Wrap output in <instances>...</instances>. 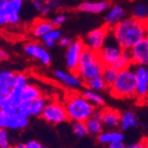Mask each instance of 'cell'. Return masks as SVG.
I'll return each mask as SVG.
<instances>
[{
  "label": "cell",
  "mask_w": 148,
  "mask_h": 148,
  "mask_svg": "<svg viewBox=\"0 0 148 148\" xmlns=\"http://www.w3.org/2000/svg\"><path fill=\"white\" fill-rule=\"evenodd\" d=\"M109 35L110 28L104 25L100 28L90 30L83 39V42L86 48L98 52L104 46Z\"/></svg>",
  "instance_id": "8992f818"
},
{
  "label": "cell",
  "mask_w": 148,
  "mask_h": 148,
  "mask_svg": "<svg viewBox=\"0 0 148 148\" xmlns=\"http://www.w3.org/2000/svg\"><path fill=\"white\" fill-rule=\"evenodd\" d=\"M82 96L87 99L90 103H91L93 106H95L96 107L98 106H103L105 105V99L104 98L100 95L99 92L94 91L92 90L85 88L83 90V91L81 92Z\"/></svg>",
  "instance_id": "7402d4cb"
},
{
  "label": "cell",
  "mask_w": 148,
  "mask_h": 148,
  "mask_svg": "<svg viewBox=\"0 0 148 148\" xmlns=\"http://www.w3.org/2000/svg\"><path fill=\"white\" fill-rule=\"evenodd\" d=\"M145 29H146V36H148V20L146 21H145Z\"/></svg>",
  "instance_id": "681fc988"
},
{
  "label": "cell",
  "mask_w": 148,
  "mask_h": 148,
  "mask_svg": "<svg viewBox=\"0 0 148 148\" xmlns=\"http://www.w3.org/2000/svg\"><path fill=\"white\" fill-rule=\"evenodd\" d=\"M74 42V40L71 38V37H69V36H61L59 40H58V44H59V45L60 46H61V47H63V48H69L71 45H72V43Z\"/></svg>",
  "instance_id": "74e56055"
},
{
  "label": "cell",
  "mask_w": 148,
  "mask_h": 148,
  "mask_svg": "<svg viewBox=\"0 0 148 148\" xmlns=\"http://www.w3.org/2000/svg\"><path fill=\"white\" fill-rule=\"evenodd\" d=\"M47 99L44 96H40L39 98L31 101L30 108L32 116H42V114L47 105Z\"/></svg>",
  "instance_id": "d4e9b609"
},
{
  "label": "cell",
  "mask_w": 148,
  "mask_h": 148,
  "mask_svg": "<svg viewBox=\"0 0 148 148\" xmlns=\"http://www.w3.org/2000/svg\"><path fill=\"white\" fill-rule=\"evenodd\" d=\"M56 41H52V40H49V41H45V42H42L43 45L46 48V49H50V48H52L56 45Z\"/></svg>",
  "instance_id": "bcb514c9"
},
{
  "label": "cell",
  "mask_w": 148,
  "mask_h": 148,
  "mask_svg": "<svg viewBox=\"0 0 148 148\" xmlns=\"http://www.w3.org/2000/svg\"><path fill=\"white\" fill-rule=\"evenodd\" d=\"M110 7V3L109 1L106 0H103V1H99V2H83L81 3L77 10L82 12H88V13H101L106 10H108Z\"/></svg>",
  "instance_id": "9a60e30c"
},
{
  "label": "cell",
  "mask_w": 148,
  "mask_h": 148,
  "mask_svg": "<svg viewBox=\"0 0 148 148\" xmlns=\"http://www.w3.org/2000/svg\"><path fill=\"white\" fill-rule=\"evenodd\" d=\"M123 51L110 33L104 46L98 51V54L104 66H113L122 56Z\"/></svg>",
  "instance_id": "5b68a950"
},
{
  "label": "cell",
  "mask_w": 148,
  "mask_h": 148,
  "mask_svg": "<svg viewBox=\"0 0 148 148\" xmlns=\"http://www.w3.org/2000/svg\"><path fill=\"white\" fill-rule=\"evenodd\" d=\"M131 66H133V65H132L130 50H124L122 56H121L120 59L113 65L114 68L118 71H122L123 69H126Z\"/></svg>",
  "instance_id": "4316f807"
},
{
  "label": "cell",
  "mask_w": 148,
  "mask_h": 148,
  "mask_svg": "<svg viewBox=\"0 0 148 148\" xmlns=\"http://www.w3.org/2000/svg\"><path fill=\"white\" fill-rule=\"evenodd\" d=\"M7 60H9L8 52L3 49H0V61H5Z\"/></svg>",
  "instance_id": "ee69618b"
},
{
  "label": "cell",
  "mask_w": 148,
  "mask_h": 148,
  "mask_svg": "<svg viewBox=\"0 0 148 148\" xmlns=\"http://www.w3.org/2000/svg\"><path fill=\"white\" fill-rule=\"evenodd\" d=\"M146 70H147V75H148V66H146Z\"/></svg>",
  "instance_id": "f5cc1de1"
},
{
  "label": "cell",
  "mask_w": 148,
  "mask_h": 148,
  "mask_svg": "<svg viewBox=\"0 0 148 148\" xmlns=\"http://www.w3.org/2000/svg\"><path fill=\"white\" fill-rule=\"evenodd\" d=\"M27 148H44V146L36 140H31L26 144Z\"/></svg>",
  "instance_id": "7bdbcfd3"
},
{
  "label": "cell",
  "mask_w": 148,
  "mask_h": 148,
  "mask_svg": "<svg viewBox=\"0 0 148 148\" xmlns=\"http://www.w3.org/2000/svg\"><path fill=\"white\" fill-rule=\"evenodd\" d=\"M98 142L102 145H111L116 142H123L124 139L123 134L119 130H107L103 131L97 137Z\"/></svg>",
  "instance_id": "e0dca14e"
},
{
  "label": "cell",
  "mask_w": 148,
  "mask_h": 148,
  "mask_svg": "<svg viewBox=\"0 0 148 148\" xmlns=\"http://www.w3.org/2000/svg\"><path fill=\"white\" fill-rule=\"evenodd\" d=\"M40 96H42V92L36 85L27 84L21 91V100L22 101H32Z\"/></svg>",
  "instance_id": "44dd1931"
},
{
  "label": "cell",
  "mask_w": 148,
  "mask_h": 148,
  "mask_svg": "<svg viewBox=\"0 0 148 148\" xmlns=\"http://www.w3.org/2000/svg\"><path fill=\"white\" fill-rule=\"evenodd\" d=\"M23 4L24 0H9L7 4L3 7V10L9 17L11 15H17L20 14Z\"/></svg>",
  "instance_id": "484cf974"
},
{
  "label": "cell",
  "mask_w": 148,
  "mask_h": 148,
  "mask_svg": "<svg viewBox=\"0 0 148 148\" xmlns=\"http://www.w3.org/2000/svg\"><path fill=\"white\" fill-rule=\"evenodd\" d=\"M126 18V12L120 5H114L107 10L105 17V25L108 28H113L114 25Z\"/></svg>",
  "instance_id": "4fadbf2b"
},
{
  "label": "cell",
  "mask_w": 148,
  "mask_h": 148,
  "mask_svg": "<svg viewBox=\"0 0 148 148\" xmlns=\"http://www.w3.org/2000/svg\"><path fill=\"white\" fill-rule=\"evenodd\" d=\"M31 4L36 11L42 16H46L51 12L46 4V0H31Z\"/></svg>",
  "instance_id": "4dcf8cb0"
},
{
  "label": "cell",
  "mask_w": 148,
  "mask_h": 148,
  "mask_svg": "<svg viewBox=\"0 0 148 148\" xmlns=\"http://www.w3.org/2000/svg\"><path fill=\"white\" fill-rule=\"evenodd\" d=\"M27 84H28V76L23 73H16V80L14 85L24 87Z\"/></svg>",
  "instance_id": "8d00e7d4"
},
{
  "label": "cell",
  "mask_w": 148,
  "mask_h": 148,
  "mask_svg": "<svg viewBox=\"0 0 148 148\" xmlns=\"http://www.w3.org/2000/svg\"><path fill=\"white\" fill-rule=\"evenodd\" d=\"M28 124H29L28 118H25L16 114L14 115L9 116L7 128L12 130H22L28 126Z\"/></svg>",
  "instance_id": "cb8c5ba5"
},
{
  "label": "cell",
  "mask_w": 148,
  "mask_h": 148,
  "mask_svg": "<svg viewBox=\"0 0 148 148\" xmlns=\"http://www.w3.org/2000/svg\"><path fill=\"white\" fill-rule=\"evenodd\" d=\"M84 48L85 46L84 45L83 39L74 40L72 45L69 48H66L65 60L66 68H68L69 72L76 73L80 57Z\"/></svg>",
  "instance_id": "ba28073f"
},
{
  "label": "cell",
  "mask_w": 148,
  "mask_h": 148,
  "mask_svg": "<svg viewBox=\"0 0 148 148\" xmlns=\"http://www.w3.org/2000/svg\"><path fill=\"white\" fill-rule=\"evenodd\" d=\"M64 106L69 119L75 122H86L96 114V106L85 99L81 93H72L66 98Z\"/></svg>",
  "instance_id": "7a4b0ae2"
},
{
  "label": "cell",
  "mask_w": 148,
  "mask_h": 148,
  "mask_svg": "<svg viewBox=\"0 0 148 148\" xmlns=\"http://www.w3.org/2000/svg\"><path fill=\"white\" fill-rule=\"evenodd\" d=\"M132 17L141 21H146L148 20V5L145 3H138L133 7Z\"/></svg>",
  "instance_id": "f1b7e54d"
},
{
  "label": "cell",
  "mask_w": 148,
  "mask_h": 148,
  "mask_svg": "<svg viewBox=\"0 0 148 148\" xmlns=\"http://www.w3.org/2000/svg\"><path fill=\"white\" fill-rule=\"evenodd\" d=\"M146 138H143L142 140L136 142V143H132L128 145H126V148H145L146 146Z\"/></svg>",
  "instance_id": "60d3db41"
},
{
  "label": "cell",
  "mask_w": 148,
  "mask_h": 148,
  "mask_svg": "<svg viewBox=\"0 0 148 148\" xmlns=\"http://www.w3.org/2000/svg\"><path fill=\"white\" fill-rule=\"evenodd\" d=\"M119 71L116 70L113 66H105L101 73V76L103 77L106 84L107 85V88H110L114 81L117 78Z\"/></svg>",
  "instance_id": "603a6c76"
},
{
  "label": "cell",
  "mask_w": 148,
  "mask_h": 148,
  "mask_svg": "<svg viewBox=\"0 0 148 148\" xmlns=\"http://www.w3.org/2000/svg\"><path fill=\"white\" fill-rule=\"evenodd\" d=\"M138 125V119L136 114L133 111H126L121 115L120 121V129L121 130H130L131 129L137 128Z\"/></svg>",
  "instance_id": "d6986e66"
},
{
  "label": "cell",
  "mask_w": 148,
  "mask_h": 148,
  "mask_svg": "<svg viewBox=\"0 0 148 148\" xmlns=\"http://www.w3.org/2000/svg\"><path fill=\"white\" fill-rule=\"evenodd\" d=\"M85 123L88 130V134H90V135L98 137L103 132L104 124L101 121L99 112H96V114L91 116L90 119H88Z\"/></svg>",
  "instance_id": "ac0fdd59"
},
{
  "label": "cell",
  "mask_w": 148,
  "mask_h": 148,
  "mask_svg": "<svg viewBox=\"0 0 148 148\" xmlns=\"http://www.w3.org/2000/svg\"><path fill=\"white\" fill-rule=\"evenodd\" d=\"M42 117L51 124L62 123L69 120L64 104L58 101L48 102L42 114Z\"/></svg>",
  "instance_id": "52a82bcc"
},
{
  "label": "cell",
  "mask_w": 148,
  "mask_h": 148,
  "mask_svg": "<svg viewBox=\"0 0 148 148\" xmlns=\"http://www.w3.org/2000/svg\"><path fill=\"white\" fill-rule=\"evenodd\" d=\"M104 64L100 60L98 52L84 48L80 57L76 74L83 81L101 75Z\"/></svg>",
  "instance_id": "277c9868"
},
{
  "label": "cell",
  "mask_w": 148,
  "mask_h": 148,
  "mask_svg": "<svg viewBox=\"0 0 148 148\" xmlns=\"http://www.w3.org/2000/svg\"><path fill=\"white\" fill-rule=\"evenodd\" d=\"M8 120H9V115L5 114L4 112L0 110V129L8 127Z\"/></svg>",
  "instance_id": "ab89813d"
},
{
  "label": "cell",
  "mask_w": 148,
  "mask_h": 148,
  "mask_svg": "<svg viewBox=\"0 0 148 148\" xmlns=\"http://www.w3.org/2000/svg\"><path fill=\"white\" fill-rule=\"evenodd\" d=\"M12 92V89L5 86V85H1L0 86V94L3 95L4 97H8Z\"/></svg>",
  "instance_id": "b9f144b4"
},
{
  "label": "cell",
  "mask_w": 148,
  "mask_h": 148,
  "mask_svg": "<svg viewBox=\"0 0 148 148\" xmlns=\"http://www.w3.org/2000/svg\"><path fill=\"white\" fill-rule=\"evenodd\" d=\"M116 99H129L137 96V80L134 66L119 71L116 80L108 89Z\"/></svg>",
  "instance_id": "3957f363"
},
{
  "label": "cell",
  "mask_w": 148,
  "mask_h": 148,
  "mask_svg": "<svg viewBox=\"0 0 148 148\" xmlns=\"http://www.w3.org/2000/svg\"><path fill=\"white\" fill-rule=\"evenodd\" d=\"M8 132L5 128L0 129V148H10Z\"/></svg>",
  "instance_id": "e575fe53"
},
{
  "label": "cell",
  "mask_w": 148,
  "mask_h": 148,
  "mask_svg": "<svg viewBox=\"0 0 148 148\" xmlns=\"http://www.w3.org/2000/svg\"><path fill=\"white\" fill-rule=\"evenodd\" d=\"M62 36V32L59 28H54L52 29L51 31H49L47 34H45V36H43L40 40L41 42H45V41H49V40H52V41H56L58 42V40Z\"/></svg>",
  "instance_id": "836d02e7"
},
{
  "label": "cell",
  "mask_w": 148,
  "mask_h": 148,
  "mask_svg": "<svg viewBox=\"0 0 148 148\" xmlns=\"http://www.w3.org/2000/svg\"><path fill=\"white\" fill-rule=\"evenodd\" d=\"M52 29H54V26L51 24V21L46 19H38L33 22L30 28V32L34 37L40 39Z\"/></svg>",
  "instance_id": "2e32d148"
},
{
  "label": "cell",
  "mask_w": 148,
  "mask_h": 148,
  "mask_svg": "<svg viewBox=\"0 0 148 148\" xmlns=\"http://www.w3.org/2000/svg\"><path fill=\"white\" fill-rule=\"evenodd\" d=\"M137 80V97L144 99L148 96V75L146 66H134Z\"/></svg>",
  "instance_id": "7c38bea8"
},
{
  "label": "cell",
  "mask_w": 148,
  "mask_h": 148,
  "mask_svg": "<svg viewBox=\"0 0 148 148\" xmlns=\"http://www.w3.org/2000/svg\"><path fill=\"white\" fill-rule=\"evenodd\" d=\"M107 148H126L125 144L123 142H116V143H113L111 145H108V147Z\"/></svg>",
  "instance_id": "f6af8a7d"
},
{
  "label": "cell",
  "mask_w": 148,
  "mask_h": 148,
  "mask_svg": "<svg viewBox=\"0 0 148 148\" xmlns=\"http://www.w3.org/2000/svg\"><path fill=\"white\" fill-rule=\"evenodd\" d=\"M133 66H148V36H145L130 49Z\"/></svg>",
  "instance_id": "9c48e42d"
},
{
  "label": "cell",
  "mask_w": 148,
  "mask_h": 148,
  "mask_svg": "<svg viewBox=\"0 0 148 148\" xmlns=\"http://www.w3.org/2000/svg\"><path fill=\"white\" fill-rule=\"evenodd\" d=\"M54 77L62 85L70 89H79L84 84V81L82 80V78L76 73H73V72L55 70Z\"/></svg>",
  "instance_id": "8fae6325"
},
{
  "label": "cell",
  "mask_w": 148,
  "mask_h": 148,
  "mask_svg": "<svg viewBox=\"0 0 148 148\" xmlns=\"http://www.w3.org/2000/svg\"><path fill=\"white\" fill-rule=\"evenodd\" d=\"M31 101H21L18 107H17V114L21 116H23L25 118H29L32 116L31 114V108H30Z\"/></svg>",
  "instance_id": "d6a6232c"
},
{
  "label": "cell",
  "mask_w": 148,
  "mask_h": 148,
  "mask_svg": "<svg viewBox=\"0 0 148 148\" xmlns=\"http://www.w3.org/2000/svg\"><path fill=\"white\" fill-rule=\"evenodd\" d=\"M23 50L27 55L36 60H39L43 65L49 66L51 64V55L43 44L41 45L36 42H30L24 45Z\"/></svg>",
  "instance_id": "30bf717a"
},
{
  "label": "cell",
  "mask_w": 148,
  "mask_h": 148,
  "mask_svg": "<svg viewBox=\"0 0 148 148\" xmlns=\"http://www.w3.org/2000/svg\"><path fill=\"white\" fill-rule=\"evenodd\" d=\"M84 84L85 88L92 90L97 92H101V91L106 90V89H108L107 88V85L105 83L103 77L101 76V75L84 81Z\"/></svg>",
  "instance_id": "ffe728a7"
},
{
  "label": "cell",
  "mask_w": 148,
  "mask_h": 148,
  "mask_svg": "<svg viewBox=\"0 0 148 148\" xmlns=\"http://www.w3.org/2000/svg\"><path fill=\"white\" fill-rule=\"evenodd\" d=\"M104 127L108 129H115L119 127L121 121V114L119 111L112 108H104L99 112Z\"/></svg>",
  "instance_id": "5bb4252c"
},
{
  "label": "cell",
  "mask_w": 148,
  "mask_h": 148,
  "mask_svg": "<svg viewBox=\"0 0 148 148\" xmlns=\"http://www.w3.org/2000/svg\"><path fill=\"white\" fill-rule=\"evenodd\" d=\"M46 4L51 11H57L61 7L60 0H46Z\"/></svg>",
  "instance_id": "f35d334b"
},
{
  "label": "cell",
  "mask_w": 148,
  "mask_h": 148,
  "mask_svg": "<svg viewBox=\"0 0 148 148\" xmlns=\"http://www.w3.org/2000/svg\"><path fill=\"white\" fill-rule=\"evenodd\" d=\"M145 148H148V139L146 140V146H145Z\"/></svg>",
  "instance_id": "816d5d0a"
},
{
  "label": "cell",
  "mask_w": 148,
  "mask_h": 148,
  "mask_svg": "<svg viewBox=\"0 0 148 148\" xmlns=\"http://www.w3.org/2000/svg\"><path fill=\"white\" fill-rule=\"evenodd\" d=\"M17 107L18 106L11 100L9 96L4 97L2 99H0V110L9 116L17 114Z\"/></svg>",
  "instance_id": "83f0119b"
},
{
  "label": "cell",
  "mask_w": 148,
  "mask_h": 148,
  "mask_svg": "<svg viewBox=\"0 0 148 148\" xmlns=\"http://www.w3.org/2000/svg\"><path fill=\"white\" fill-rule=\"evenodd\" d=\"M10 148H27V146H26V144H18V145H15Z\"/></svg>",
  "instance_id": "7dc6e473"
},
{
  "label": "cell",
  "mask_w": 148,
  "mask_h": 148,
  "mask_svg": "<svg viewBox=\"0 0 148 148\" xmlns=\"http://www.w3.org/2000/svg\"><path fill=\"white\" fill-rule=\"evenodd\" d=\"M72 130L75 135L78 138H84L88 135V130L85 122H80V121L73 122Z\"/></svg>",
  "instance_id": "f546056e"
},
{
  "label": "cell",
  "mask_w": 148,
  "mask_h": 148,
  "mask_svg": "<svg viewBox=\"0 0 148 148\" xmlns=\"http://www.w3.org/2000/svg\"><path fill=\"white\" fill-rule=\"evenodd\" d=\"M8 1L9 0H0V8H3L7 4Z\"/></svg>",
  "instance_id": "c3c4849f"
},
{
  "label": "cell",
  "mask_w": 148,
  "mask_h": 148,
  "mask_svg": "<svg viewBox=\"0 0 148 148\" xmlns=\"http://www.w3.org/2000/svg\"><path fill=\"white\" fill-rule=\"evenodd\" d=\"M66 21H68V16H66L65 13L61 12L53 17L51 20V22L53 26H54V28H60V26H62L64 23H66Z\"/></svg>",
  "instance_id": "d590c367"
},
{
  "label": "cell",
  "mask_w": 148,
  "mask_h": 148,
  "mask_svg": "<svg viewBox=\"0 0 148 148\" xmlns=\"http://www.w3.org/2000/svg\"><path fill=\"white\" fill-rule=\"evenodd\" d=\"M1 75L3 77V84L12 88L15 84V80H16V73L10 71V70H3L1 71Z\"/></svg>",
  "instance_id": "1f68e13d"
},
{
  "label": "cell",
  "mask_w": 148,
  "mask_h": 148,
  "mask_svg": "<svg viewBox=\"0 0 148 148\" xmlns=\"http://www.w3.org/2000/svg\"><path fill=\"white\" fill-rule=\"evenodd\" d=\"M110 33L123 50H130L146 36L145 22L134 17L125 18L111 28Z\"/></svg>",
  "instance_id": "6da1fadb"
},
{
  "label": "cell",
  "mask_w": 148,
  "mask_h": 148,
  "mask_svg": "<svg viewBox=\"0 0 148 148\" xmlns=\"http://www.w3.org/2000/svg\"><path fill=\"white\" fill-rule=\"evenodd\" d=\"M1 85H3V77H2L1 72H0V86Z\"/></svg>",
  "instance_id": "f907efd6"
}]
</instances>
